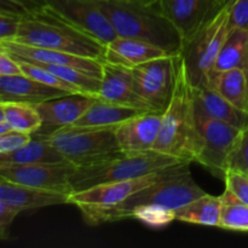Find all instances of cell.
<instances>
[{
	"label": "cell",
	"instance_id": "obj_1",
	"mask_svg": "<svg viewBox=\"0 0 248 248\" xmlns=\"http://www.w3.org/2000/svg\"><path fill=\"white\" fill-rule=\"evenodd\" d=\"M154 150L186 162H195L200 152L193 90L182 58L173 93L162 114L161 127Z\"/></svg>",
	"mask_w": 248,
	"mask_h": 248
},
{
	"label": "cell",
	"instance_id": "obj_2",
	"mask_svg": "<svg viewBox=\"0 0 248 248\" xmlns=\"http://www.w3.org/2000/svg\"><path fill=\"white\" fill-rule=\"evenodd\" d=\"M189 165L190 164L184 165L177 173L142 189L114 207L80 211L85 223L91 227H97L106 223L126 219L131 217L135 208L140 206H164L177 211L194 199L206 194V191L194 181L189 171Z\"/></svg>",
	"mask_w": 248,
	"mask_h": 248
},
{
	"label": "cell",
	"instance_id": "obj_3",
	"mask_svg": "<svg viewBox=\"0 0 248 248\" xmlns=\"http://www.w3.org/2000/svg\"><path fill=\"white\" fill-rule=\"evenodd\" d=\"M12 41L101 61L106 50L104 44L63 21L47 7L22 18L18 33Z\"/></svg>",
	"mask_w": 248,
	"mask_h": 248
},
{
	"label": "cell",
	"instance_id": "obj_4",
	"mask_svg": "<svg viewBox=\"0 0 248 248\" xmlns=\"http://www.w3.org/2000/svg\"><path fill=\"white\" fill-rule=\"evenodd\" d=\"M118 36L150 41L170 53H179L181 36L156 7H145L123 0H94Z\"/></svg>",
	"mask_w": 248,
	"mask_h": 248
},
{
	"label": "cell",
	"instance_id": "obj_5",
	"mask_svg": "<svg viewBox=\"0 0 248 248\" xmlns=\"http://www.w3.org/2000/svg\"><path fill=\"white\" fill-rule=\"evenodd\" d=\"M41 135L47 138L65 160L77 167L92 166L125 155L115 137V127L69 125Z\"/></svg>",
	"mask_w": 248,
	"mask_h": 248
},
{
	"label": "cell",
	"instance_id": "obj_6",
	"mask_svg": "<svg viewBox=\"0 0 248 248\" xmlns=\"http://www.w3.org/2000/svg\"><path fill=\"white\" fill-rule=\"evenodd\" d=\"M186 161L162 153L152 152L138 155H124L102 164L78 167L72 176L73 191L85 190L91 186L110 182L127 181L161 171Z\"/></svg>",
	"mask_w": 248,
	"mask_h": 248
},
{
	"label": "cell",
	"instance_id": "obj_7",
	"mask_svg": "<svg viewBox=\"0 0 248 248\" xmlns=\"http://www.w3.org/2000/svg\"><path fill=\"white\" fill-rule=\"evenodd\" d=\"M229 6L206 23L190 40L181 46V58L193 87L208 84L219 51L229 31Z\"/></svg>",
	"mask_w": 248,
	"mask_h": 248
},
{
	"label": "cell",
	"instance_id": "obj_8",
	"mask_svg": "<svg viewBox=\"0 0 248 248\" xmlns=\"http://www.w3.org/2000/svg\"><path fill=\"white\" fill-rule=\"evenodd\" d=\"M186 164H190V162L174 165V166L167 167L161 171L138 177V178L110 182V183L91 186L85 190L73 191L68 196V203L77 206L80 211L106 210V208L114 207V206L127 200L130 196L138 193L142 189L177 173Z\"/></svg>",
	"mask_w": 248,
	"mask_h": 248
},
{
	"label": "cell",
	"instance_id": "obj_9",
	"mask_svg": "<svg viewBox=\"0 0 248 248\" xmlns=\"http://www.w3.org/2000/svg\"><path fill=\"white\" fill-rule=\"evenodd\" d=\"M195 116L200 135V152L195 162L224 181L242 128L216 119Z\"/></svg>",
	"mask_w": 248,
	"mask_h": 248
},
{
	"label": "cell",
	"instance_id": "obj_10",
	"mask_svg": "<svg viewBox=\"0 0 248 248\" xmlns=\"http://www.w3.org/2000/svg\"><path fill=\"white\" fill-rule=\"evenodd\" d=\"M181 53L155 58L132 68L137 93L154 111H164L173 93Z\"/></svg>",
	"mask_w": 248,
	"mask_h": 248
},
{
	"label": "cell",
	"instance_id": "obj_11",
	"mask_svg": "<svg viewBox=\"0 0 248 248\" xmlns=\"http://www.w3.org/2000/svg\"><path fill=\"white\" fill-rule=\"evenodd\" d=\"M232 0H159L156 9L181 36L190 40L206 23L215 18Z\"/></svg>",
	"mask_w": 248,
	"mask_h": 248
},
{
	"label": "cell",
	"instance_id": "obj_12",
	"mask_svg": "<svg viewBox=\"0 0 248 248\" xmlns=\"http://www.w3.org/2000/svg\"><path fill=\"white\" fill-rule=\"evenodd\" d=\"M77 169L78 167L68 160L51 164L0 166V178L22 186L69 195L73 193L70 179Z\"/></svg>",
	"mask_w": 248,
	"mask_h": 248
},
{
	"label": "cell",
	"instance_id": "obj_13",
	"mask_svg": "<svg viewBox=\"0 0 248 248\" xmlns=\"http://www.w3.org/2000/svg\"><path fill=\"white\" fill-rule=\"evenodd\" d=\"M45 4L56 16L104 45L118 36L94 0H45Z\"/></svg>",
	"mask_w": 248,
	"mask_h": 248
},
{
	"label": "cell",
	"instance_id": "obj_14",
	"mask_svg": "<svg viewBox=\"0 0 248 248\" xmlns=\"http://www.w3.org/2000/svg\"><path fill=\"white\" fill-rule=\"evenodd\" d=\"M164 111H144L115 127V137L125 155H138L154 150Z\"/></svg>",
	"mask_w": 248,
	"mask_h": 248
},
{
	"label": "cell",
	"instance_id": "obj_15",
	"mask_svg": "<svg viewBox=\"0 0 248 248\" xmlns=\"http://www.w3.org/2000/svg\"><path fill=\"white\" fill-rule=\"evenodd\" d=\"M96 98L142 110H153L136 91L132 70L106 61L102 65V82Z\"/></svg>",
	"mask_w": 248,
	"mask_h": 248
},
{
	"label": "cell",
	"instance_id": "obj_16",
	"mask_svg": "<svg viewBox=\"0 0 248 248\" xmlns=\"http://www.w3.org/2000/svg\"><path fill=\"white\" fill-rule=\"evenodd\" d=\"M0 48H4L14 57L28 61V62L68 65V67L86 70V72L102 77L103 61L101 60L82 57V56H77L73 53L63 52V51L24 45V44L17 43V41H0Z\"/></svg>",
	"mask_w": 248,
	"mask_h": 248
},
{
	"label": "cell",
	"instance_id": "obj_17",
	"mask_svg": "<svg viewBox=\"0 0 248 248\" xmlns=\"http://www.w3.org/2000/svg\"><path fill=\"white\" fill-rule=\"evenodd\" d=\"M169 55H174V53H170L169 51L164 50L150 41L116 36L108 44H106L103 61L132 69L148 61Z\"/></svg>",
	"mask_w": 248,
	"mask_h": 248
},
{
	"label": "cell",
	"instance_id": "obj_18",
	"mask_svg": "<svg viewBox=\"0 0 248 248\" xmlns=\"http://www.w3.org/2000/svg\"><path fill=\"white\" fill-rule=\"evenodd\" d=\"M94 97L85 93H67L38 104L43 127H64L73 125L89 109ZM41 127V128H43Z\"/></svg>",
	"mask_w": 248,
	"mask_h": 248
},
{
	"label": "cell",
	"instance_id": "obj_19",
	"mask_svg": "<svg viewBox=\"0 0 248 248\" xmlns=\"http://www.w3.org/2000/svg\"><path fill=\"white\" fill-rule=\"evenodd\" d=\"M191 90L195 115L224 121L239 128L248 125V114L235 108L211 85L191 86Z\"/></svg>",
	"mask_w": 248,
	"mask_h": 248
},
{
	"label": "cell",
	"instance_id": "obj_20",
	"mask_svg": "<svg viewBox=\"0 0 248 248\" xmlns=\"http://www.w3.org/2000/svg\"><path fill=\"white\" fill-rule=\"evenodd\" d=\"M67 194L33 188L0 178V201L22 211L68 203Z\"/></svg>",
	"mask_w": 248,
	"mask_h": 248
},
{
	"label": "cell",
	"instance_id": "obj_21",
	"mask_svg": "<svg viewBox=\"0 0 248 248\" xmlns=\"http://www.w3.org/2000/svg\"><path fill=\"white\" fill-rule=\"evenodd\" d=\"M68 92L39 82L27 75L0 77V101L19 102L38 106L47 99L63 96Z\"/></svg>",
	"mask_w": 248,
	"mask_h": 248
},
{
	"label": "cell",
	"instance_id": "obj_22",
	"mask_svg": "<svg viewBox=\"0 0 248 248\" xmlns=\"http://www.w3.org/2000/svg\"><path fill=\"white\" fill-rule=\"evenodd\" d=\"M149 110L121 106L94 98L91 106L73 125L75 127H116L124 121Z\"/></svg>",
	"mask_w": 248,
	"mask_h": 248
},
{
	"label": "cell",
	"instance_id": "obj_23",
	"mask_svg": "<svg viewBox=\"0 0 248 248\" xmlns=\"http://www.w3.org/2000/svg\"><path fill=\"white\" fill-rule=\"evenodd\" d=\"M63 155L41 133H33V140L16 152L0 154V166L51 164L64 161Z\"/></svg>",
	"mask_w": 248,
	"mask_h": 248
},
{
	"label": "cell",
	"instance_id": "obj_24",
	"mask_svg": "<svg viewBox=\"0 0 248 248\" xmlns=\"http://www.w3.org/2000/svg\"><path fill=\"white\" fill-rule=\"evenodd\" d=\"M208 85L235 108L248 114V70H213L208 78Z\"/></svg>",
	"mask_w": 248,
	"mask_h": 248
},
{
	"label": "cell",
	"instance_id": "obj_25",
	"mask_svg": "<svg viewBox=\"0 0 248 248\" xmlns=\"http://www.w3.org/2000/svg\"><path fill=\"white\" fill-rule=\"evenodd\" d=\"M222 198L203 194L176 211V220L205 227H219Z\"/></svg>",
	"mask_w": 248,
	"mask_h": 248
},
{
	"label": "cell",
	"instance_id": "obj_26",
	"mask_svg": "<svg viewBox=\"0 0 248 248\" xmlns=\"http://www.w3.org/2000/svg\"><path fill=\"white\" fill-rule=\"evenodd\" d=\"M229 69L248 70V29L229 28L213 70Z\"/></svg>",
	"mask_w": 248,
	"mask_h": 248
},
{
	"label": "cell",
	"instance_id": "obj_27",
	"mask_svg": "<svg viewBox=\"0 0 248 248\" xmlns=\"http://www.w3.org/2000/svg\"><path fill=\"white\" fill-rule=\"evenodd\" d=\"M0 116L6 119L15 131L33 135L43 127V119L36 107L31 104L0 101Z\"/></svg>",
	"mask_w": 248,
	"mask_h": 248
},
{
	"label": "cell",
	"instance_id": "obj_28",
	"mask_svg": "<svg viewBox=\"0 0 248 248\" xmlns=\"http://www.w3.org/2000/svg\"><path fill=\"white\" fill-rule=\"evenodd\" d=\"M222 198L220 229L232 232H248V205L241 202L229 189L225 188Z\"/></svg>",
	"mask_w": 248,
	"mask_h": 248
},
{
	"label": "cell",
	"instance_id": "obj_29",
	"mask_svg": "<svg viewBox=\"0 0 248 248\" xmlns=\"http://www.w3.org/2000/svg\"><path fill=\"white\" fill-rule=\"evenodd\" d=\"M16 60L19 62V64H21L22 67V70H23V74L27 75V77L31 78V79L36 80V81L39 82H43V84L45 85H48V86L51 87H56V89L63 90V91L68 92V93H82L78 87H75L74 85L69 84V82L64 81L63 79L58 78L57 75L51 73L50 70L45 69V68L40 67V65L35 64V63L33 62L19 60V58H16Z\"/></svg>",
	"mask_w": 248,
	"mask_h": 248
},
{
	"label": "cell",
	"instance_id": "obj_30",
	"mask_svg": "<svg viewBox=\"0 0 248 248\" xmlns=\"http://www.w3.org/2000/svg\"><path fill=\"white\" fill-rule=\"evenodd\" d=\"M130 218H135L153 229H162L176 220V211L164 206H140L132 211Z\"/></svg>",
	"mask_w": 248,
	"mask_h": 248
},
{
	"label": "cell",
	"instance_id": "obj_31",
	"mask_svg": "<svg viewBox=\"0 0 248 248\" xmlns=\"http://www.w3.org/2000/svg\"><path fill=\"white\" fill-rule=\"evenodd\" d=\"M45 0H0V11L17 15L21 18L45 9Z\"/></svg>",
	"mask_w": 248,
	"mask_h": 248
},
{
	"label": "cell",
	"instance_id": "obj_32",
	"mask_svg": "<svg viewBox=\"0 0 248 248\" xmlns=\"http://www.w3.org/2000/svg\"><path fill=\"white\" fill-rule=\"evenodd\" d=\"M225 188L229 189L241 202L248 205V173L229 169L224 177Z\"/></svg>",
	"mask_w": 248,
	"mask_h": 248
},
{
	"label": "cell",
	"instance_id": "obj_33",
	"mask_svg": "<svg viewBox=\"0 0 248 248\" xmlns=\"http://www.w3.org/2000/svg\"><path fill=\"white\" fill-rule=\"evenodd\" d=\"M229 169L239 170L248 173V125L241 130L236 147L230 157Z\"/></svg>",
	"mask_w": 248,
	"mask_h": 248
},
{
	"label": "cell",
	"instance_id": "obj_34",
	"mask_svg": "<svg viewBox=\"0 0 248 248\" xmlns=\"http://www.w3.org/2000/svg\"><path fill=\"white\" fill-rule=\"evenodd\" d=\"M33 140V135L21 131H10V132L0 135V154L16 152L21 148L26 147Z\"/></svg>",
	"mask_w": 248,
	"mask_h": 248
},
{
	"label": "cell",
	"instance_id": "obj_35",
	"mask_svg": "<svg viewBox=\"0 0 248 248\" xmlns=\"http://www.w3.org/2000/svg\"><path fill=\"white\" fill-rule=\"evenodd\" d=\"M229 27L248 29V0H232L230 2Z\"/></svg>",
	"mask_w": 248,
	"mask_h": 248
},
{
	"label": "cell",
	"instance_id": "obj_36",
	"mask_svg": "<svg viewBox=\"0 0 248 248\" xmlns=\"http://www.w3.org/2000/svg\"><path fill=\"white\" fill-rule=\"evenodd\" d=\"M22 18L17 15L0 11V41H12L18 33Z\"/></svg>",
	"mask_w": 248,
	"mask_h": 248
},
{
	"label": "cell",
	"instance_id": "obj_37",
	"mask_svg": "<svg viewBox=\"0 0 248 248\" xmlns=\"http://www.w3.org/2000/svg\"><path fill=\"white\" fill-rule=\"evenodd\" d=\"M22 74L23 70L18 61L4 48H0V77H15Z\"/></svg>",
	"mask_w": 248,
	"mask_h": 248
},
{
	"label": "cell",
	"instance_id": "obj_38",
	"mask_svg": "<svg viewBox=\"0 0 248 248\" xmlns=\"http://www.w3.org/2000/svg\"><path fill=\"white\" fill-rule=\"evenodd\" d=\"M19 213V210L0 201V237L2 240H6L10 227Z\"/></svg>",
	"mask_w": 248,
	"mask_h": 248
},
{
	"label": "cell",
	"instance_id": "obj_39",
	"mask_svg": "<svg viewBox=\"0 0 248 248\" xmlns=\"http://www.w3.org/2000/svg\"><path fill=\"white\" fill-rule=\"evenodd\" d=\"M123 1L132 2V4L140 5V6H145V7H156L159 0H123Z\"/></svg>",
	"mask_w": 248,
	"mask_h": 248
}]
</instances>
